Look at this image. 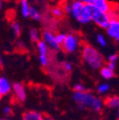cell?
<instances>
[{
  "label": "cell",
  "instance_id": "1",
  "mask_svg": "<svg viewBox=\"0 0 119 120\" xmlns=\"http://www.w3.org/2000/svg\"><path fill=\"white\" fill-rule=\"evenodd\" d=\"M82 59L84 63L93 70H100L104 66V58L102 54L93 46L86 44L82 48Z\"/></svg>",
  "mask_w": 119,
  "mask_h": 120
},
{
  "label": "cell",
  "instance_id": "2",
  "mask_svg": "<svg viewBox=\"0 0 119 120\" xmlns=\"http://www.w3.org/2000/svg\"><path fill=\"white\" fill-rule=\"evenodd\" d=\"M72 98H73V101L78 105L79 108H81V109L87 108V109H93V110L94 107L95 101L97 99V97L95 95H93L89 91L74 92L72 94Z\"/></svg>",
  "mask_w": 119,
  "mask_h": 120
},
{
  "label": "cell",
  "instance_id": "3",
  "mask_svg": "<svg viewBox=\"0 0 119 120\" xmlns=\"http://www.w3.org/2000/svg\"><path fill=\"white\" fill-rule=\"evenodd\" d=\"M80 45V40L76 34H69L66 36V39L61 45V48L65 52L68 53H73L75 52Z\"/></svg>",
  "mask_w": 119,
  "mask_h": 120
},
{
  "label": "cell",
  "instance_id": "4",
  "mask_svg": "<svg viewBox=\"0 0 119 120\" xmlns=\"http://www.w3.org/2000/svg\"><path fill=\"white\" fill-rule=\"evenodd\" d=\"M42 39L48 44L49 48L52 52H59L60 50H62L61 45L57 42L55 38V34H53V32L51 30H44L42 33Z\"/></svg>",
  "mask_w": 119,
  "mask_h": 120
},
{
  "label": "cell",
  "instance_id": "5",
  "mask_svg": "<svg viewBox=\"0 0 119 120\" xmlns=\"http://www.w3.org/2000/svg\"><path fill=\"white\" fill-rule=\"evenodd\" d=\"M93 21L98 27L107 30V28L109 27V25L111 23V17L107 12H103V11H100L94 9L93 15Z\"/></svg>",
  "mask_w": 119,
  "mask_h": 120
},
{
  "label": "cell",
  "instance_id": "6",
  "mask_svg": "<svg viewBox=\"0 0 119 120\" xmlns=\"http://www.w3.org/2000/svg\"><path fill=\"white\" fill-rule=\"evenodd\" d=\"M93 11H94V8H93V4H84L77 21L81 24L90 23L91 21H93Z\"/></svg>",
  "mask_w": 119,
  "mask_h": 120
},
{
  "label": "cell",
  "instance_id": "7",
  "mask_svg": "<svg viewBox=\"0 0 119 120\" xmlns=\"http://www.w3.org/2000/svg\"><path fill=\"white\" fill-rule=\"evenodd\" d=\"M12 92H13L14 97H15V99L18 102L23 103L26 100V97H27L26 89L22 83H14L12 85Z\"/></svg>",
  "mask_w": 119,
  "mask_h": 120
},
{
  "label": "cell",
  "instance_id": "8",
  "mask_svg": "<svg viewBox=\"0 0 119 120\" xmlns=\"http://www.w3.org/2000/svg\"><path fill=\"white\" fill-rule=\"evenodd\" d=\"M107 34L112 39H119V17L111 20V23L107 28Z\"/></svg>",
  "mask_w": 119,
  "mask_h": 120
},
{
  "label": "cell",
  "instance_id": "9",
  "mask_svg": "<svg viewBox=\"0 0 119 120\" xmlns=\"http://www.w3.org/2000/svg\"><path fill=\"white\" fill-rule=\"evenodd\" d=\"M93 5L94 9H96L100 11H103V12H107V13L114 6L112 3L109 2L108 0H93Z\"/></svg>",
  "mask_w": 119,
  "mask_h": 120
},
{
  "label": "cell",
  "instance_id": "10",
  "mask_svg": "<svg viewBox=\"0 0 119 120\" xmlns=\"http://www.w3.org/2000/svg\"><path fill=\"white\" fill-rule=\"evenodd\" d=\"M11 91L12 85L10 83V81L4 76H0V94L5 96L8 95Z\"/></svg>",
  "mask_w": 119,
  "mask_h": 120
},
{
  "label": "cell",
  "instance_id": "11",
  "mask_svg": "<svg viewBox=\"0 0 119 120\" xmlns=\"http://www.w3.org/2000/svg\"><path fill=\"white\" fill-rule=\"evenodd\" d=\"M71 16L77 20L78 17H79V14H80V11L84 6L85 3L79 1V0H73V1L71 3Z\"/></svg>",
  "mask_w": 119,
  "mask_h": 120
},
{
  "label": "cell",
  "instance_id": "12",
  "mask_svg": "<svg viewBox=\"0 0 119 120\" xmlns=\"http://www.w3.org/2000/svg\"><path fill=\"white\" fill-rule=\"evenodd\" d=\"M44 118L45 116L36 111H28L22 115V120H44Z\"/></svg>",
  "mask_w": 119,
  "mask_h": 120
},
{
  "label": "cell",
  "instance_id": "13",
  "mask_svg": "<svg viewBox=\"0 0 119 120\" xmlns=\"http://www.w3.org/2000/svg\"><path fill=\"white\" fill-rule=\"evenodd\" d=\"M104 104L110 109H119V96L112 95L104 100Z\"/></svg>",
  "mask_w": 119,
  "mask_h": 120
},
{
  "label": "cell",
  "instance_id": "14",
  "mask_svg": "<svg viewBox=\"0 0 119 120\" xmlns=\"http://www.w3.org/2000/svg\"><path fill=\"white\" fill-rule=\"evenodd\" d=\"M100 75H101L102 78H104L105 80H110L114 76V71L112 70L107 65H104L100 69Z\"/></svg>",
  "mask_w": 119,
  "mask_h": 120
},
{
  "label": "cell",
  "instance_id": "15",
  "mask_svg": "<svg viewBox=\"0 0 119 120\" xmlns=\"http://www.w3.org/2000/svg\"><path fill=\"white\" fill-rule=\"evenodd\" d=\"M19 6H20L22 16L25 18L30 17V10H31L32 6H30V3L28 0H19Z\"/></svg>",
  "mask_w": 119,
  "mask_h": 120
},
{
  "label": "cell",
  "instance_id": "16",
  "mask_svg": "<svg viewBox=\"0 0 119 120\" xmlns=\"http://www.w3.org/2000/svg\"><path fill=\"white\" fill-rule=\"evenodd\" d=\"M36 48L37 51L39 52V54H49L50 53V48L48 44L44 41L43 39H40L39 41L36 42Z\"/></svg>",
  "mask_w": 119,
  "mask_h": 120
},
{
  "label": "cell",
  "instance_id": "17",
  "mask_svg": "<svg viewBox=\"0 0 119 120\" xmlns=\"http://www.w3.org/2000/svg\"><path fill=\"white\" fill-rule=\"evenodd\" d=\"M50 12H51V14H52V15L54 18H61V17H63V15H64L65 11H64V9L61 8V7H52V8L51 9Z\"/></svg>",
  "mask_w": 119,
  "mask_h": 120
},
{
  "label": "cell",
  "instance_id": "18",
  "mask_svg": "<svg viewBox=\"0 0 119 120\" xmlns=\"http://www.w3.org/2000/svg\"><path fill=\"white\" fill-rule=\"evenodd\" d=\"M29 35H30V39H31V41L36 43L37 41L40 40V37L42 36L39 33V31L37 29L35 28H32L31 30H30V32H29Z\"/></svg>",
  "mask_w": 119,
  "mask_h": 120
},
{
  "label": "cell",
  "instance_id": "19",
  "mask_svg": "<svg viewBox=\"0 0 119 120\" xmlns=\"http://www.w3.org/2000/svg\"><path fill=\"white\" fill-rule=\"evenodd\" d=\"M30 17L33 19L34 21H41L42 14L35 7H31V10H30Z\"/></svg>",
  "mask_w": 119,
  "mask_h": 120
},
{
  "label": "cell",
  "instance_id": "20",
  "mask_svg": "<svg viewBox=\"0 0 119 120\" xmlns=\"http://www.w3.org/2000/svg\"><path fill=\"white\" fill-rule=\"evenodd\" d=\"M11 29L12 34L15 36V37H18V36L21 34V25H20L17 21H12V22H11Z\"/></svg>",
  "mask_w": 119,
  "mask_h": 120
},
{
  "label": "cell",
  "instance_id": "21",
  "mask_svg": "<svg viewBox=\"0 0 119 120\" xmlns=\"http://www.w3.org/2000/svg\"><path fill=\"white\" fill-rule=\"evenodd\" d=\"M110 85L108 83H101L97 86V93L100 94H105L109 92Z\"/></svg>",
  "mask_w": 119,
  "mask_h": 120
},
{
  "label": "cell",
  "instance_id": "22",
  "mask_svg": "<svg viewBox=\"0 0 119 120\" xmlns=\"http://www.w3.org/2000/svg\"><path fill=\"white\" fill-rule=\"evenodd\" d=\"M39 61L42 67H48L50 65V56L49 54H39Z\"/></svg>",
  "mask_w": 119,
  "mask_h": 120
},
{
  "label": "cell",
  "instance_id": "23",
  "mask_svg": "<svg viewBox=\"0 0 119 120\" xmlns=\"http://www.w3.org/2000/svg\"><path fill=\"white\" fill-rule=\"evenodd\" d=\"M96 41H97V43L100 45L101 47H106L107 46V41H106L105 37H104L102 34H97Z\"/></svg>",
  "mask_w": 119,
  "mask_h": 120
},
{
  "label": "cell",
  "instance_id": "24",
  "mask_svg": "<svg viewBox=\"0 0 119 120\" xmlns=\"http://www.w3.org/2000/svg\"><path fill=\"white\" fill-rule=\"evenodd\" d=\"M66 36H67V34H64V33H58V34H55V38H56L57 42L60 44V45H62V43H63L64 40L66 39Z\"/></svg>",
  "mask_w": 119,
  "mask_h": 120
},
{
  "label": "cell",
  "instance_id": "25",
  "mask_svg": "<svg viewBox=\"0 0 119 120\" xmlns=\"http://www.w3.org/2000/svg\"><path fill=\"white\" fill-rule=\"evenodd\" d=\"M73 91L74 92H86V91H89V90L84 85L78 83V84H75L73 86Z\"/></svg>",
  "mask_w": 119,
  "mask_h": 120
},
{
  "label": "cell",
  "instance_id": "26",
  "mask_svg": "<svg viewBox=\"0 0 119 120\" xmlns=\"http://www.w3.org/2000/svg\"><path fill=\"white\" fill-rule=\"evenodd\" d=\"M62 68H63V70H64L66 72H69V71H71V69H72V65H71V62H68V61H67V62H64V63H63Z\"/></svg>",
  "mask_w": 119,
  "mask_h": 120
},
{
  "label": "cell",
  "instance_id": "27",
  "mask_svg": "<svg viewBox=\"0 0 119 120\" xmlns=\"http://www.w3.org/2000/svg\"><path fill=\"white\" fill-rule=\"evenodd\" d=\"M3 113H4V115H6V116H10V115L12 114V110H11L10 107H5V108L3 109Z\"/></svg>",
  "mask_w": 119,
  "mask_h": 120
},
{
  "label": "cell",
  "instance_id": "28",
  "mask_svg": "<svg viewBox=\"0 0 119 120\" xmlns=\"http://www.w3.org/2000/svg\"><path fill=\"white\" fill-rule=\"evenodd\" d=\"M117 60H118V55L115 53L111 54L108 57V61H110V62H117Z\"/></svg>",
  "mask_w": 119,
  "mask_h": 120
},
{
  "label": "cell",
  "instance_id": "29",
  "mask_svg": "<svg viewBox=\"0 0 119 120\" xmlns=\"http://www.w3.org/2000/svg\"><path fill=\"white\" fill-rule=\"evenodd\" d=\"M63 9L65 11L66 13H71V3H66L64 6H63Z\"/></svg>",
  "mask_w": 119,
  "mask_h": 120
},
{
  "label": "cell",
  "instance_id": "30",
  "mask_svg": "<svg viewBox=\"0 0 119 120\" xmlns=\"http://www.w3.org/2000/svg\"><path fill=\"white\" fill-rule=\"evenodd\" d=\"M107 66H108V67H110L112 70H113V71H114V69H115V67H116V62H110V61H108Z\"/></svg>",
  "mask_w": 119,
  "mask_h": 120
},
{
  "label": "cell",
  "instance_id": "31",
  "mask_svg": "<svg viewBox=\"0 0 119 120\" xmlns=\"http://www.w3.org/2000/svg\"><path fill=\"white\" fill-rule=\"evenodd\" d=\"M79 1L85 3V4H93V0H79Z\"/></svg>",
  "mask_w": 119,
  "mask_h": 120
},
{
  "label": "cell",
  "instance_id": "32",
  "mask_svg": "<svg viewBox=\"0 0 119 120\" xmlns=\"http://www.w3.org/2000/svg\"><path fill=\"white\" fill-rule=\"evenodd\" d=\"M18 47H20L21 49H24V48H25L24 43H23V42H21V41H19V42H18Z\"/></svg>",
  "mask_w": 119,
  "mask_h": 120
},
{
  "label": "cell",
  "instance_id": "33",
  "mask_svg": "<svg viewBox=\"0 0 119 120\" xmlns=\"http://www.w3.org/2000/svg\"><path fill=\"white\" fill-rule=\"evenodd\" d=\"M44 120H54V119H53V118H52V117H50V116H45Z\"/></svg>",
  "mask_w": 119,
  "mask_h": 120
},
{
  "label": "cell",
  "instance_id": "34",
  "mask_svg": "<svg viewBox=\"0 0 119 120\" xmlns=\"http://www.w3.org/2000/svg\"><path fill=\"white\" fill-rule=\"evenodd\" d=\"M3 3H4L3 0H0V10H1V9L3 8Z\"/></svg>",
  "mask_w": 119,
  "mask_h": 120
},
{
  "label": "cell",
  "instance_id": "35",
  "mask_svg": "<svg viewBox=\"0 0 119 120\" xmlns=\"http://www.w3.org/2000/svg\"><path fill=\"white\" fill-rule=\"evenodd\" d=\"M117 120H119V109L117 110Z\"/></svg>",
  "mask_w": 119,
  "mask_h": 120
},
{
  "label": "cell",
  "instance_id": "36",
  "mask_svg": "<svg viewBox=\"0 0 119 120\" xmlns=\"http://www.w3.org/2000/svg\"><path fill=\"white\" fill-rule=\"evenodd\" d=\"M0 120H11L9 118H2V117H0Z\"/></svg>",
  "mask_w": 119,
  "mask_h": 120
},
{
  "label": "cell",
  "instance_id": "37",
  "mask_svg": "<svg viewBox=\"0 0 119 120\" xmlns=\"http://www.w3.org/2000/svg\"><path fill=\"white\" fill-rule=\"evenodd\" d=\"M2 65V57H1V55H0V66Z\"/></svg>",
  "mask_w": 119,
  "mask_h": 120
},
{
  "label": "cell",
  "instance_id": "38",
  "mask_svg": "<svg viewBox=\"0 0 119 120\" xmlns=\"http://www.w3.org/2000/svg\"><path fill=\"white\" fill-rule=\"evenodd\" d=\"M117 11H118V12H119V4H118V6H117Z\"/></svg>",
  "mask_w": 119,
  "mask_h": 120
},
{
  "label": "cell",
  "instance_id": "39",
  "mask_svg": "<svg viewBox=\"0 0 119 120\" xmlns=\"http://www.w3.org/2000/svg\"><path fill=\"white\" fill-rule=\"evenodd\" d=\"M1 97H2V95H1V94H0V99H1Z\"/></svg>",
  "mask_w": 119,
  "mask_h": 120
},
{
  "label": "cell",
  "instance_id": "40",
  "mask_svg": "<svg viewBox=\"0 0 119 120\" xmlns=\"http://www.w3.org/2000/svg\"><path fill=\"white\" fill-rule=\"evenodd\" d=\"M117 41H118V43H119V39H118V40H117Z\"/></svg>",
  "mask_w": 119,
  "mask_h": 120
}]
</instances>
